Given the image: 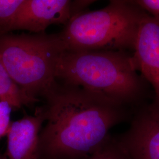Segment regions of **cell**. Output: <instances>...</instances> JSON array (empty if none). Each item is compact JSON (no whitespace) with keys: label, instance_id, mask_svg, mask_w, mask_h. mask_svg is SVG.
<instances>
[{"label":"cell","instance_id":"1","mask_svg":"<svg viewBox=\"0 0 159 159\" xmlns=\"http://www.w3.org/2000/svg\"><path fill=\"white\" fill-rule=\"evenodd\" d=\"M46 126L41 159H87L124 117L121 104L102 94L59 82L43 97Z\"/></svg>","mask_w":159,"mask_h":159},{"label":"cell","instance_id":"2","mask_svg":"<svg viewBox=\"0 0 159 159\" xmlns=\"http://www.w3.org/2000/svg\"><path fill=\"white\" fill-rule=\"evenodd\" d=\"M67 51L59 33L0 35V62L12 80L37 99L57 83L58 64Z\"/></svg>","mask_w":159,"mask_h":159},{"label":"cell","instance_id":"3","mask_svg":"<svg viewBox=\"0 0 159 159\" xmlns=\"http://www.w3.org/2000/svg\"><path fill=\"white\" fill-rule=\"evenodd\" d=\"M131 57L119 51H67L58 64L57 80L78 85L122 104L134 96L139 81Z\"/></svg>","mask_w":159,"mask_h":159},{"label":"cell","instance_id":"4","mask_svg":"<svg viewBox=\"0 0 159 159\" xmlns=\"http://www.w3.org/2000/svg\"><path fill=\"white\" fill-rule=\"evenodd\" d=\"M142 17L125 2L112 1L74 17L59 34L67 51H118L134 46Z\"/></svg>","mask_w":159,"mask_h":159},{"label":"cell","instance_id":"5","mask_svg":"<svg viewBox=\"0 0 159 159\" xmlns=\"http://www.w3.org/2000/svg\"><path fill=\"white\" fill-rule=\"evenodd\" d=\"M70 0H24L10 31L44 33L52 24L66 25L71 20Z\"/></svg>","mask_w":159,"mask_h":159},{"label":"cell","instance_id":"6","mask_svg":"<svg viewBox=\"0 0 159 159\" xmlns=\"http://www.w3.org/2000/svg\"><path fill=\"white\" fill-rule=\"evenodd\" d=\"M133 159H159V105L144 110L130 129L117 137Z\"/></svg>","mask_w":159,"mask_h":159},{"label":"cell","instance_id":"7","mask_svg":"<svg viewBox=\"0 0 159 159\" xmlns=\"http://www.w3.org/2000/svg\"><path fill=\"white\" fill-rule=\"evenodd\" d=\"M131 57L133 68L140 70L153 86L159 105V24L152 17L143 16Z\"/></svg>","mask_w":159,"mask_h":159},{"label":"cell","instance_id":"8","mask_svg":"<svg viewBox=\"0 0 159 159\" xmlns=\"http://www.w3.org/2000/svg\"><path fill=\"white\" fill-rule=\"evenodd\" d=\"M45 116L43 107L34 115L11 123L7 134L8 159H41L40 134Z\"/></svg>","mask_w":159,"mask_h":159},{"label":"cell","instance_id":"9","mask_svg":"<svg viewBox=\"0 0 159 159\" xmlns=\"http://www.w3.org/2000/svg\"><path fill=\"white\" fill-rule=\"evenodd\" d=\"M0 101L8 102L12 108L29 106L39 99L28 96L12 80L0 62Z\"/></svg>","mask_w":159,"mask_h":159},{"label":"cell","instance_id":"10","mask_svg":"<svg viewBox=\"0 0 159 159\" xmlns=\"http://www.w3.org/2000/svg\"><path fill=\"white\" fill-rule=\"evenodd\" d=\"M87 159H133L117 138L107 140Z\"/></svg>","mask_w":159,"mask_h":159},{"label":"cell","instance_id":"11","mask_svg":"<svg viewBox=\"0 0 159 159\" xmlns=\"http://www.w3.org/2000/svg\"><path fill=\"white\" fill-rule=\"evenodd\" d=\"M24 0H0V35L7 34Z\"/></svg>","mask_w":159,"mask_h":159},{"label":"cell","instance_id":"12","mask_svg":"<svg viewBox=\"0 0 159 159\" xmlns=\"http://www.w3.org/2000/svg\"><path fill=\"white\" fill-rule=\"evenodd\" d=\"M12 109L8 102L0 101V139L8 134L11 124L10 117Z\"/></svg>","mask_w":159,"mask_h":159},{"label":"cell","instance_id":"13","mask_svg":"<svg viewBox=\"0 0 159 159\" xmlns=\"http://www.w3.org/2000/svg\"><path fill=\"white\" fill-rule=\"evenodd\" d=\"M136 3L152 13L159 24V0H142L137 1Z\"/></svg>","mask_w":159,"mask_h":159},{"label":"cell","instance_id":"14","mask_svg":"<svg viewBox=\"0 0 159 159\" xmlns=\"http://www.w3.org/2000/svg\"><path fill=\"white\" fill-rule=\"evenodd\" d=\"M93 1H71V20L74 17L82 14L84 11L85 8L90 6Z\"/></svg>","mask_w":159,"mask_h":159},{"label":"cell","instance_id":"15","mask_svg":"<svg viewBox=\"0 0 159 159\" xmlns=\"http://www.w3.org/2000/svg\"><path fill=\"white\" fill-rule=\"evenodd\" d=\"M0 159H6L4 157H2L1 155H0Z\"/></svg>","mask_w":159,"mask_h":159}]
</instances>
